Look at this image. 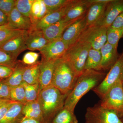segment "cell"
Here are the masks:
<instances>
[{"label": "cell", "instance_id": "30bf717a", "mask_svg": "<svg viewBox=\"0 0 123 123\" xmlns=\"http://www.w3.org/2000/svg\"><path fill=\"white\" fill-rule=\"evenodd\" d=\"M111 0H90L91 4L86 15L88 27L98 25L103 18L106 7Z\"/></svg>", "mask_w": 123, "mask_h": 123}, {"label": "cell", "instance_id": "836d02e7", "mask_svg": "<svg viewBox=\"0 0 123 123\" xmlns=\"http://www.w3.org/2000/svg\"><path fill=\"white\" fill-rule=\"evenodd\" d=\"M70 0H43L48 12L56 11L66 6Z\"/></svg>", "mask_w": 123, "mask_h": 123}, {"label": "cell", "instance_id": "ab89813d", "mask_svg": "<svg viewBox=\"0 0 123 123\" xmlns=\"http://www.w3.org/2000/svg\"><path fill=\"white\" fill-rule=\"evenodd\" d=\"M110 27L114 29L123 27V12L117 17Z\"/></svg>", "mask_w": 123, "mask_h": 123}, {"label": "cell", "instance_id": "b9f144b4", "mask_svg": "<svg viewBox=\"0 0 123 123\" xmlns=\"http://www.w3.org/2000/svg\"><path fill=\"white\" fill-rule=\"evenodd\" d=\"M19 123H43L41 121L35 119L24 117Z\"/></svg>", "mask_w": 123, "mask_h": 123}, {"label": "cell", "instance_id": "d6986e66", "mask_svg": "<svg viewBox=\"0 0 123 123\" xmlns=\"http://www.w3.org/2000/svg\"><path fill=\"white\" fill-rule=\"evenodd\" d=\"M8 23L14 29L27 31L34 26L30 18L21 13L15 7L8 16Z\"/></svg>", "mask_w": 123, "mask_h": 123}, {"label": "cell", "instance_id": "7c38bea8", "mask_svg": "<svg viewBox=\"0 0 123 123\" xmlns=\"http://www.w3.org/2000/svg\"><path fill=\"white\" fill-rule=\"evenodd\" d=\"M74 0H70L68 4L56 11L49 12L33 26L43 31L63 19L72 6Z\"/></svg>", "mask_w": 123, "mask_h": 123}, {"label": "cell", "instance_id": "f6af8a7d", "mask_svg": "<svg viewBox=\"0 0 123 123\" xmlns=\"http://www.w3.org/2000/svg\"></svg>", "mask_w": 123, "mask_h": 123}, {"label": "cell", "instance_id": "4fadbf2b", "mask_svg": "<svg viewBox=\"0 0 123 123\" xmlns=\"http://www.w3.org/2000/svg\"><path fill=\"white\" fill-rule=\"evenodd\" d=\"M123 12V0H111L107 4L103 18L99 25L107 28L109 27Z\"/></svg>", "mask_w": 123, "mask_h": 123}, {"label": "cell", "instance_id": "4dcf8cb0", "mask_svg": "<svg viewBox=\"0 0 123 123\" xmlns=\"http://www.w3.org/2000/svg\"><path fill=\"white\" fill-rule=\"evenodd\" d=\"M11 88L10 99L23 104L26 103L25 90L22 84L18 86Z\"/></svg>", "mask_w": 123, "mask_h": 123}, {"label": "cell", "instance_id": "f1b7e54d", "mask_svg": "<svg viewBox=\"0 0 123 123\" xmlns=\"http://www.w3.org/2000/svg\"><path fill=\"white\" fill-rule=\"evenodd\" d=\"M107 43L112 46L118 47L119 41L123 38V27L114 29L111 27L107 28Z\"/></svg>", "mask_w": 123, "mask_h": 123}, {"label": "cell", "instance_id": "74e56055", "mask_svg": "<svg viewBox=\"0 0 123 123\" xmlns=\"http://www.w3.org/2000/svg\"><path fill=\"white\" fill-rule=\"evenodd\" d=\"M11 89L4 79H0V98L10 99Z\"/></svg>", "mask_w": 123, "mask_h": 123}, {"label": "cell", "instance_id": "e575fe53", "mask_svg": "<svg viewBox=\"0 0 123 123\" xmlns=\"http://www.w3.org/2000/svg\"><path fill=\"white\" fill-rule=\"evenodd\" d=\"M39 57V53L31 51L24 54L21 61L25 66H31L38 63Z\"/></svg>", "mask_w": 123, "mask_h": 123}, {"label": "cell", "instance_id": "5b68a950", "mask_svg": "<svg viewBox=\"0 0 123 123\" xmlns=\"http://www.w3.org/2000/svg\"><path fill=\"white\" fill-rule=\"evenodd\" d=\"M123 82L119 81L109 89L101 98L100 105L117 113L120 118L123 116Z\"/></svg>", "mask_w": 123, "mask_h": 123}, {"label": "cell", "instance_id": "1f68e13d", "mask_svg": "<svg viewBox=\"0 0 123 123\" xmlns=\"http://www.w3.org/2000/svg\"><path fill=\"white\" fill-rule=\"evenodd\" d=\"M17 57L0 49V65L14 69L19 63Z\"/></svg>", "mask_w": 123, "mask_h": 123}, {"label": "cell", "instance_id": "5bb4252c", "mask_svg": "<svg viewBox=\"0 0 123 123\" xmlns=\"http://www.w3.org/2000/svg\"><path fill=\"white\" fill-rule=\"evenodd\" d=\"M27 31L26 33L12 39L0 47V49L13 55L17 58L23 52L27 50L26 41Z\"/></svg>", "mask_w": 123, "mask_h": 123}, {"label": "cell", "instance_id": "d590c367", "mask_svg": "<svg viewBox=\"0 0 123 123\" xmlns=\"http://www.w3.org/2000/svg\"><path fill=\"white\" fill-rule=\"evenodd\" d=\"M17 102L10 99L0 98V120L4 117L12 105Z\"/></svg>", "mask_w": 123, "mask_h": 123}, {"label": "cell", "instance_id": "9c48e42d", "mask_svg": "<svg viewBox=\"0 0 123 123\" xmlns=\"http://www.w3.org/2000/svg\"><path fill=\"white\" fill-rule=\"evenodd\" d=\"M68 48L62 38L50 41L43 48L39 50L42 56L41 61L56 60L61 59Z\"/></svg>", "mask_w": 123, "mask_h": 123}, {"label": "cell", "instance_id": "ba28073f", "mask_svg": "<svg viewBox=\"0 0 123 123\" xmlns=\"http://www.w3.org/2000/svg\"><path fill=\"white\" fill-rule=\"evenodd\" d=\"M107 28L101 25L88 27L79 38L88 42L92 48L100 50L107 42Z\"/></svg>", "mask_w": 123, "mask_h": 123}, {"label": "cell", "instance_id": "277c9868", "mask_svg": "<svg viewBox=\"0 0 123 123\" xmlns=\"http://www.w3.org/2000/svg\"><path fill=\"white\" fill-rule=\"evenodd\" d=\"M91 48L89 43L79 38L62 57L69 63L78 77L85 70L86 61Z\"/></svg>", "mask_w": 123, "mask_h": 123}, {"label": "cell", "instance_id": "ee69618b", "mask_svg": "<svg viewBox=\"0 0 123 123\" xmlns=\"http://www.w3.org/2000/svg\"></svg>", "mask_w": 123, "mask_h": 123}, {"label": "cell", "instance_id": "44dd1931", "mask_svg": "<svg viewBox=\"0 0 123 123\" xmlns=\"http://www.w3.org/2000/svg\"><path fill=\"white\" fill-rule=\"evenodd\" d=\"M23 104L15 102L10 108L4 117L0 120V123H19L24 117L22 110Z\"/></svg>", "mask_w": 123, "mask_h": 123}, {"label": "cell", "instance_id": "8992f818", "mask_svg": "<svg viewBox=\"0 0 123 123\" xmlns=\"http://www.w3.org/2000/svg\"><path fill=\"white\" fill-rule=\"evenodd\" d=\"M119 81L123 82V52L102 81L93 91L102 98L111 87Z\"/></svg>", "mask_w": 123, "mask_h": 123}, {"label": "cell", "instance_id": "3957f363", "mask_svg": "<svg viewBox=\"0 0 123 123\" xmlns=\"http://www.w3.org/2000/svg\"><path fill=\"white\" fill-rule=\"evenodd\" d=\"M77 78L69 63L62 57L56 62L51 85L62 93L68 95L74 87Z\"/></svg>", "mask_w": 123, "mask_h": 123}, {"label": "cell", "instance_id": "9a60e30c", "mask_svg": "<svg viewBox=\"0 0 123 123\" xmlns=\"http://www.w3.org/2000/svg\"><path fill=\"white\" fill-rule=\"evenodd\" d=\"M117 49L107 42L100 49L102 70L110 69L116 63L120 56Z\"/></svg>", "mask_w": 123, "mask_h": 123}, {"label": "cell", "instance_id": "83f0119b", "mask_svg": "<svg viewBox=\"0 0 123 123\" xmlns=\"http://www.w3.org/2000/svg\"><path fill=\"white\" fill-rule=\"evenodd\" d=\"M74 112L64 107L55 117L51 123H78Z\"/></svg>", "mask_w": 123, "mask_h": 123}, {"label": "cell", "instance_id": "52a82bcc", "mask_svg": "<svg viewBox=\"0 0 123 123\" xmlns=\"http://www.w3.org/2000/svg\"><path fill=\"white\" fill-rule=\"evenodd\" d=\"M85 119V123H123L116 112L100 105L88 107Z\"/></svg>", "mask_w": 123, "mask_h": 123}, {"label": "cell", "instance_id": "8fae6325", "mask_svg": "<svg viewBox=\"0 0 123 123\" xmlns=\"http://www.w3.org/2000/svg\"><path fill=\"white\" fill-rule=\"evenodd\" d=\"M85 16L75 21L62 35V39L69 48L78 40L82 33L88 27Z\"/></svg>", "mask_w": 123, "mask_h": 123}, {"label": "cell", "instance_id": "60d3db41", "mask_svg": "<svg viewBox=\"0 0 123 123\" xmlns=\"http://www.w3.org/2000/svg\"><path fill=\"white\" fill-rule=\"evenodd\" d=\"M8 23V16L0 10V26Z\"/></svg>", "mask_w": 123, "mask_h": 123}, {"label": "cell", "instance_id": "cb8c5ba5", "mask_svg": "<svg viewBox=\"0 0 123 123\" xmlns=\"http://www.w3.org/2000/svg\"><path fill=\"white\" fill-rule=\"evenodd\" d=\"M48 12L43 0H34L31 6L30 17L33 25Z\"/></svg>", "mask_w": 123, "mask_h": 123}, {"label": "cell", "instance_id": "603a6c76", "mask_svg": "<svg viewBox=\"0 0 123 123\" xmlns=\"http://www.w3.org/2000/svg\"><path fill=\"white\" fill-rule=\"evenodd\" d=\"M27 31L14 29L8 23L0 26V47L9 40L26 33Z\"/></svg>", "mask_w": 123, "mask_h": 123}, {"label": "cell", "instance_id": "d4e9b609", "mask_svg": "<svg viewBox=\"0 0 123 123\" xmlns=\"http://www.w3.org/2000/svg\"><path fill=\"white\" fill-rule=\"evenodd\" d=\"M40 63V61L35 64L25 66L23 75V82L30 85L39 83Z\"/></svg>", "mask_w": 123, "mask_h": 123}, {"label": "cell", "instance_id": "7402d4cb", "mask_svg": "<svg viewBox=\"0 0 123 123\" xmlns=\"http://www.w3.org/2000/svg\"><path fill=\"white\" fill-rule=\"evenodd\" d=\"M22 112L24 117L35 119L43 123L42 111L37 100L24 104Z\"/></svg>", "mask_w": 123, "mask_h": 123}, {"label": "cell", "instance_id": "2e32d148", "mask_svg": "<svg viewBox=\"0 0 123 123\" xmlns=\"http://www.w3.org/2000/svg\"><path fill=\"white\" fill-rule=\"evenodd\" d=\"M43 34V31L33 27L27 31L26 45L27 49L31 51L39 50L49 43Z\"/></svg>", "mask_w": 123, "mask_h": 123}, {"label": "cell", "instance_id": "7a4b0ae2", "mask_svg": "<svg viewBox=\"0 0 123 123\" xmlns=\"http://www.w3.org/2000/svg\"><path fill=\"white\" fill-rule=\"evenodd\" d=\"M68 95L50 85L40 91L37 101L41 108L43 123H51L64 107Z\"/></svg>", "mask_w": 123, "mask_h": 123}, {"label": "cell", "instance_id": "ac0fdd59", "mask_svg": "<svg viewBox=\"0 0 123 123\" xmlns=\"http://www.w3.org/2000/svg\"><path fill=\"white\" fill-rule=\"evenodd\" d=\"M56 60L40 61L39 80V92L44 88L51 85Z\"/></svg>", "mask_w": 123, "mask_h": 123}, {"label": "cell", "instance_id": "e0dca14e", "mask_svg": "<svg viewBox=\"0 0 123 123\" xmlns=\"http://www.w3.org/2000/svg\"><path fill=\"white\" fill-rule=\"evenodd\" d=\"M91 4L90 0H74L63 18L66 21H74L83 17L85 16Z\"/></svg>", "mask_w": 123, "mask_h": 123}, {"label": "cell", "instance_id": "4316f807", "mask_svg": "<svg viewBox=\"0 0 123 123\" xmlns=\"http://www.w3.org/2000/svg\"><path fill=\"white\" fill-rule=\"evenodd\" d=\"M25 65L19 61V63L15 67L13 73L9 77L4 79L5 81L10 87H14L21 85L22 84L23 75Z\"/></svg>", "mask_w": 123, "mask_h": 123}, {"label": "cell", "instance_id": "484cf974", "mask_svg": "<svg viewBox=\"0 0 123 123\" xmlns=\"http://www.w3.org/2000/svg\"><path fill=\"white\" fill-rule=\"evenodd\" d=\"M101 55L100 50L91 48L86 61L85 70L100 71L101 69Z\"/></svg>", "mask_w": 123, "mask_h": 123}, {"label": "cell", "instance_id": "6da1fadb", "mask_svg": "<svg viewBox=\"0 0 123 123\" xmlns=\"http://www.w3.org/2000/svg\"><path fill=\"white\" fill-rule=\"evenodd\" d=\"M105 75L100 71L84 70L78 77L74 87L66 97L64 107L74 112L79 100L91 90L98 85Z\"/></svg>", "mask_w": 123, "mask_h": 123}, {"label": "cell", "instance_id": "7bdbcfd3", "mask_svg": "<svg viewBox=\"0 0 123 123\" xmlns=\"http://www.w3.org/2000/svg\"><path fill=\"white\" fill-rule=\"evenodd\" d=\"M121 120L123 122V116L122 117V118L121 119Z\"/></svg>", "mask_w": 123, "mask_h": 123}, {"label": "cell", "instance_id": "8d00e7d4", "mask_svg": "<svg viewBox=\"0 0 123 123\" xmlns=\"http://www.w3.org/2000/svg\"><path fill=\"white\" fill-rule=\"evenodd\" d=\"M15 7L14 0H0V10L8 17Z\"/></svg>", "mask_w": 123, "mask_h": 123}, {"label": "cell", "instance_id": "f35d334b", "mask_svg": "<svg viewBox=\"0 0 123 123\" xmlns=\"http://www.w3.org/2000/svg\"><path fill=\"white\" fill-rule=\"evenodd\" d=\"M14 69L8 66L0 65V79L8 78L12 75Z\"/></svg>", "mask_w": 123, "mask_h": 123}, {"label": "cell", "instance_id": "f546056e", "mask_svg": "<svg viewBox=\"0 0 123 123\" xmlns=\"http://www.w3.org/2000/svg\"><path fill=\"white\" fill-rule=\"evenodd\" d=\"M22 84L25 90L26 102H31L37 100L39 92V84L30 85L23 82Z\"/></svg>", "mask_w": 123, "mask_h": 123}, {"label": "cell", "instance_id": "ffe728a7", "mask_svg": "<svg viewBox=\"0 0 123 123\" xmlns=\"http://www.w3.org/2000/svg\"><path fill=\"white\" fill-rule=\"evenodd\" d=\"M76 20L68 21L63 18L59 21L43 30L44 37L49 42L62 38L65 31Z\"/></svg>", "mask_w": 123, "mask_h": 123}, {"label": "cell", "instance_id": "d6a6232c", "mask_svg": "<svg viewBox=\"0 0 123 123\" xmlns=\"http://www.w3.org/2000/svg\"><path fill=\"white\" fill-rule=\"evenodd\" d=\"M34 0H16L15 7L21 13L30 18L31 6Z\"/></svg>", "mask_w": 123, "mask_h": 123}]
</instances>
